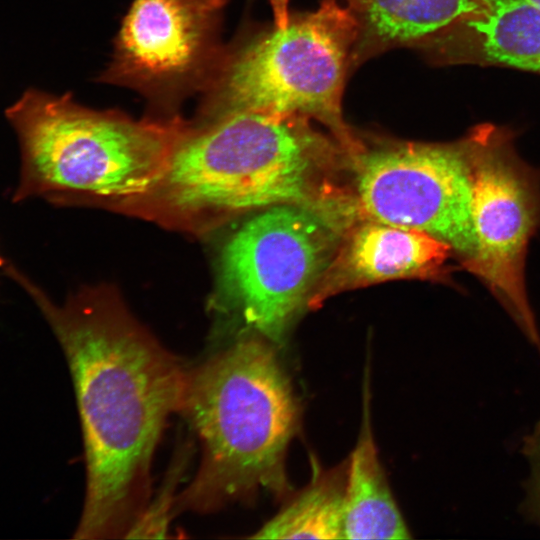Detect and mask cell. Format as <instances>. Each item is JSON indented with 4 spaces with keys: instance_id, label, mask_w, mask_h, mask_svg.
<instances>
[{
    "instance_id": "15",
    "label": "cell",
    "mask_w": 540,
    "mask_h": 540,
    "mask_svg": "<svg viewBox=\"0 0 540 540\" xmlns=\"http://www.w3.org/2000/svg\"><path fill=\"white\" fill-rule=\"evenodd\" d=\"M180 461L171 469V474L162 486V491L152 503L147 504L125 538H163L170 519L176 479L181 476Z\"/></svg>"
},
{
    "instance_id": "9",
    "label": "cell",
    "mask_w": 540,
    "mask_h": 540,
    "mask_svg": "<svg viewBox=\"0 0 540 540\" xmlns=\"http://www.w3.org/2000/svg\"><path fill=\"white\" fill-rule=\"evenodd\" d=\"M228 0H133L100 81L171 101L209 86L224 52L218 43Z\"/></svg>"
},
{
    "instance_id": "13",
    "label": "cell",
    "mask_w": 540,
    "mask_h": 540,
    "mask_svg": "<svg viewBox=\"0 0 540 540\" xmlns=\"http://www.w3.org/2000/svg\"><path fill=\"white\" fill-rule=\"evenodd\" d=\"M365 380L361 429L346 469L343 539H409L379 460Z\"/></svg>"
},
{
    "instance_id": "1",
    "label": "cell",
    "mask_w": 540,
    "mask_h": 540,
    "mask_svg": "<svg viewBox=\"0 0 540 540\" xmlns=\"http://www.w3.org/2000/svg\"><path fill=\"white\" fill-rule=\"evenodd\" d=\"M64 351L81 421L86 493L77 539L125 537L148 503L150 469L188 371L117 306L58 307L19 272Z\"/></svg>"
},
{
    "instance_id": "5",
    "label": "cell",
    "mask_w": 540,
    "mask_h": 540,
    "mask_svg": "<svg viewBox=\"0 0 540 540\" xmlns=\"http://www.w3.org/2000/svg\"><path fill=\"white\" fill-rule=\"evenodd\" d=\"M357 22L339 0L262 27L224 52L209 88L208 118L236 111L299 114L327 126L349 151L359 145L343 119Z\"/></svg>"
},
{
    "instance_id": "11",
    "label": "cell",
    "mask_w": 540,
    "mask_h": 540,
    "mask_svg": "<svg viewBox=\"0 0 540 540\" xmlns=\"http://www.w3.org/2000/svg\"><path fill=\"white\" fill-rule=\"evenodd\" d=\"M435 62H474L540 74V8L528 0H474L426 55Z\"/></svg>"
},
{
    "instance_id": "10",
    "label": "cell",
    "mask_w": 540,
    "mask_h": 540,
    "mask_svg": "<svg viewBox=\"0 0 540 540\" xmlns=\"http://www.w3.org/2000/svg\"><path fill=\"white\" fill-rule=\"evenodd\" d=\"M453 254L449 245L426 232L369 219L349 234L311 302L387 280L438 276Z\"/></svg>"
},
{
    "instance_id": "18",
    "label": "cell",
    "mask_w": 540,
    "mask_h": 540,
    "mask_svg": "<svg viewBox=\"0 0 540 540\" xmlns=\"http://www.w3.org/2000/svg\"><path fill=\"white\" fill-rule=\"evenodd\" d=\"M528 1L540 8V0H528Z\"/></svg>"
},
{
    "instance_id": "17",
    "label": "cell",
    "mask_w": 540,
    "mask_h": 540,
    "mask_svg": "<svg viewBox=\"0 0 540 540\" xmlns=\"http://www.w3.org/2000/svg\"><path fill=\"white\" fill-rule=\"evenodd\" d=\"M274 17V25L283 28L286 27L290 20L289 0H268Z\"/></svg>"
},
{
    "instance_id": "12",
    "label": "cell",
    "mask_w": 540,
    "mask_h": 540,
    "mask_svg": "<svg viewBox=\"0 0 540 540\" xmlns=\"http://www.w3.org/2000/svg\"><path fill=\"white\" fill-rule=\"evenodd\" d=\"M358 25L353 70L395 48L423 54L474 8V0H344Z\"/></svg>"
},
{
    "instance_id": "6",
    "label": "cell",
    "mask_w": 540,
    "mask_h": 540,
    "mask_svg": "<svg viewBox=\"0 0 540 540\" xmlns=\"http://www.w3.org/2000/svg\"><path fill=\"white\" fill-rule=\"evenodd\" d=\"M339 236L324 205H276L246 221L220 258L222 287L245 324L282 341L333 259Z\"/></svg>"
},
{
    "instance_id": "14",
    "label": "cell",
    "mask_w": 540,
    "mask_h": 540,
    "mask_svg": "<svg viewBox=\"0 0 540 540\" xmlns=\"http://www.w3.org/2000/svg\"><path fill=\"white\" fill-rule=\"evenodd\" d=\"M343 471L315 470L311 482L253 539H343Z\"/></svg>"
},
{
    "instance_id": "16",
    "label": "cell",
    "mask_w": 540,
    "mask_h": 540,
    "mask_svg": "<svg viewBox=\"0 0 540 540\" xmlns=\"http://www.w3.org/2000/svg\"><path fill=\"white\" fill-rule=\"evenodd\" d=\"M523 453L531 465L526 510L540 524V421L532 433L525 437Z\"/></svg>"
},
{
    "instance_id": "19",
    "label": "cell",
    "mask_w": 540,
    "mask_h": 540,
    "mask_svg": "<svg viewBox=\"0 0 540 540\" xmlns=\"http://www.w3.org/2000/svg\"><path fill=\"white\" fill-rule=\"evenodd\" d=\"M2 265V260L0 259V266Z\"/></svg>"
},
{
    "instance_id": "2",
    "label": "cell",
    "mask_w": 540,
    "mask_h": 540,
    "mask_svg": "<svg viewBox=\"0 0 540 540\" xmlns=\"http://www.w3.org/2000/svg\"><path fill=\"white\" fill-rule=\"evenodd\" d=\"M180 412L196 432L202 456L177 508L212 512L259 490H285L284 458L299 408L264 340H240L188 372Z\"/></svg>"
},
{
    "instance_id": "7",
    "label": "cell",
    "mask_w": 540,
    "mask_h": 540,
    "mask_svg": "<svg viewBox=\"0 0 540 540\" xmlns=\"http://www.w3.org/2000/svg\"><path fill=\"white\" fill-rule=\"evenodd\" d=\"M354 153L361 212L428 233L467 268L476 251L470 134L450 144L387 143Z\"/></svg>"
},
{
    "instance_id": "8",
    "label": "cell",
    "mask_w": 540,
    "mask_h": 540,
    "mask_svg": "<svg viewBox=\"0 0 540 540\" xmlns=\"http://www.w3.org/2000/svg\"><path fill=\"white\" fill-rule=\"evenodd\" d=\"M472 142V217L478 277L540 352V335L525 288V258L540 220V174L517 155L511 133L475 127Z\"/></svg>"
},
{
    "instance_id": "4",
    "label": "cell",
    "mask_w": 540,
    "mask_h": 540,
    "mask_svg": "<svg viewBox=\"0 0 540 540\" xmlns=\"http://www.w3.org/2000/svg\"><path fill=\"white\" fill-rule=\"evenodd\" d=\"M20 149L13 200L60 201L77 194L134 198L164 176L187 125L179 119L136 121L95 111L69 94L26 91L5 112Z\"/></svg>"
},
{
    "instance_id": "3",
    "label": "cell",
    "mask_w": 540,
    "mask_h": 540,
    "mask_svg": "<svg viewBox=\"0 0 540 540\" xmlns=\"http://www.w3.org/2000/svg\"><path fill=\"white\" fill-rule=\"evenodd\" d=\"M299 114L236 111L188 126L156 188L182 212L324 205L336 146Z\"/></svg>"
}]
</instances>
